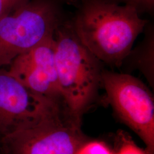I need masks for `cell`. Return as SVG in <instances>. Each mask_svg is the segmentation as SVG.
Instances as JSON below:
<instances>
[{
  "label": "cell",
  "instance_id": "10",
  "mask_svg": "<svg viewBox=\"0 0 154 154\" xmlns=\"http://www.w3.org/2000/svg\"><path fill=\"white\" fill-rule=\"evenodd\" d=\"M119 5L130 6L139 13H152L154 11V0H103Z\"/></svg>",
  "mask_w": 154,
  "mask_h": 154
},
{
  "label": "cell",
  "instance_id": "3",
  "mask_svg": "<svg viewBox=\"0 0 154 154\" xmlns=\"http://www.w3.org/2000/svg\"><path fill=\"white\" fill-rule=\"evenodd\" d=\"M71 0H26L0 17V68L54 38Z\"/></svg>",
  "mask_w": 154,
  "mask_h": 154
},
{
  "label": "cell",
  "instance_id": "5",
  "mask_svg": "<svg viewBox=\"0 0 154 154\" xmlns=\"http://www.w3.org/2000/svg\"><path fill=\"white\" fill-rule=\"evenodd\" d=\"M81 122L64 113L1 138V148L5 154H75L88 140Z\"/></svg>",
  "mask_w": 154,
  "mask_h": 154
},
{
  "label": "cell",
  "instance_id": "7",
  "mask_svg": "<svg viewBox=\"0 0 154 154\" xmlns=\"http://www.w3.org/2000/svg\"><path fill=\"white\" fill-rule=\"evenodd\" d=\"M8 72L34 93L66 108L55 66L54 38L18 56Z\"/></svg>",
  "mask_w": 154,
  "mask_h": 154
},
{
  "label": "cell",
  "instance_id": "6",
  "mask_svg": "<svg viewBox=\"0 0 154 154\" xmlns=\"http://www.w3.org/2000/svg\"><path fill=\"white\" fill-rule=\"evenodd\" d=\"M67 112L62 105L29 90L8 72H0V138Z\"/></svg>",
  "mask_w": 154,
  "mask_h": 154
},
{
  "label": "cell",
  "instance_id": "8",
  "mask_svg": "<svg viewBox=\"0 0 154 154\" xmlns=\"http://www.w3.org/2000/svg\"><path fill=\"white\" fill-rule=\"evenodd\" d=\"M75 154H114V151L103 142L87 140L78 149Z\"/></svg>",
  "mask_w": 154,
  "mask_h": 154
},
{
  "label": "cell",
  "instance_id": "11",
  "mask_svg": "<svg viewBox=\"0 0 154 154\" xmlns=\"http://www.w3.org/2000/svg\"><path fill=\"white\" fill-rule=\"evenodd\" d=\"M26 0H0V17Z\"/></svg>",
  "mask_w": 154,
  "mask_h": 154
},
{
  "label": "cell",
  "instance_id": "1",
  "mask_svg": "<svg viewBox=\"0 0 154 154\" xmlns=\"http://www.w3.org/2000/svg\"><path fill=\"white\" fill-rule=\"evenodd\" d=\"M70 22L78 38L99 61L119 67L147 21L130 6L81 0Z\"/></svg>",
  "mask_w": 154,
  "mask_h": 154
},
{
  "label": "cell",
  "instance_id": "2",
  "mask_svg": "<svg viewBox=\"0 0 154 154\" xmlns=\"http://www.w3.org/2000/svg\"><path fill=\"white\" fill-rule=\"evenodd\" d=\"M54 39L55 66L63 100L69 114L81 120L102 86L103 63L81 42L71 22L59 26Z\"/></svg>",
  "mask_w": 154,
  "mask_h": 154
},
{
  "label": "cell",
  "instance_id": "9",
  "mask_svg": "<svg viewBox=\"0 0 154 154\" xmlns=\"http://www.w3.org/2000/svg\"><path fill=\"white\" fill-rule=\"evenodd\" d=\"M118 146L114 154H149L146 149L140 148L123 133L118 135Z\"/></svg>",
  "mask_w": 154,
  "mask_h": 154
},
{
  "label": "cell",
  "instance_id": "4",
  "mask_svg": "<svg viewBox=\"0 0 154 154\" xmlns=\"http://www.w3.org/2000/svg\"><path fill=\"white\" fill-rule=\"evenodd\" d=\"M102 86L116 116L143 140L148 153L154 154V97L147 86L131 75L105 69Z\"/></svg>",
  "mask_w": 154,
  "mask_h": 154
}]
</instances>
